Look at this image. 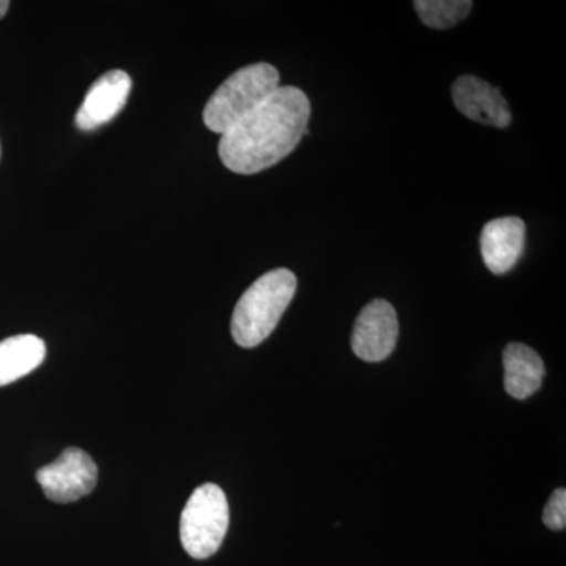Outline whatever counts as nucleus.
Returning <instances> with one entry per match:
<instances>
[{
    "mask_svg": "<svg viewBox=\"0 0 566 566\" xmlns=\"http://www.w3.org/2000/svg\"><path fill=\"white\" fill-rule=\"evenodd\" d=\"M311 102L301 88L283 85L222 134L219 156L234 174L253 175L270 169L290 155L307 134Z\"/></svg>",
    "mask_w": 566,
    "mask_h": 566,
    "instance_id": "nucleus-1",
    "label": "nucleus"
},
{
    "mask_svg": "<svg viewBox=\"0 0 566 566\" xmlns=\"http://www.w3.org/2000/svg\"><path fill=\"white\" fill-rule=\"evenodd\" d=\"M296 289V275L285 268L270 271L256 279L234 307V342L243 348H255L266 340L292 303Z\"/></svg>",
    "mask_w": 566,
    "mask_h": 566,
    "instance_id": "nucleus-2",
    "label": "nucleus"
},
{
    "mask_svg": "<svg viewBox=\"0 0 566 566\" xmlns=\"http://www.w3.org/2000/svg\"><path fill=\"white\" fill-rule=\"evenodd\" d=\"M279 87L281 76L270 63H253L234 71L208 99L203 111L205 125L222 136L262 106Z\"/></svg>",
    "mask_w": 566,
    "mask_h": 566,
    "instance_id": "nucleus-3",
    "label": "nucleus"
},
{
    "mask_svg": "<svg viewBox=\"0 0 566 566\" xmlns=\"http://www.w3.org/2000/svg\"><path fill=\"white\" fill-rule=\"evenodd\" d=\"M229 502L221 488L214 483L197 488L182 510L180 521L181 543L186 553L197 560L218 553L229 531Z\"/></svg>",
    "mask_w": 566,
    "mask_h": 566,
    "instance_id": "nucleus-4",
    "label": "nucleus"
},
{
    "mask_svg": "<svg viewBox=\"0 0 566 566\" xmlns=\"http://www.w3.org/2000/svg\"><path fill=\"white\" fill-rule=\"evenodd\" d=\"M36 482L50 501L70 504L95 490L98 482V468L84 450L69 447L54 463L39 469Z\"/></svg>",
    "mask_w": 566,
    "mask_h": 566,
    "instance_id": "nucleus-5",
    "label": "nucleus"
},
{
    "mask_svg": "<svg viewBox=\"0 0 566 566\" xmlns=\"http://www.w3.org/2000/svg\"><path fill=\"white\" fill-rule=\"evenodd\" d=\"M398 316L394 305L375 300L357 316L352 335V348L365 363H381L397 346Z\"/></svg>",
    "mask_w": 566,
    "mask_h": 566,
    "instance_id": "nucleus-6",
    "label": "nucleus"
},
{
    "mask_svg": "<svg viewBox=\"0 0 566 566\" xmlns=\"http://www.w3.org/2000/svg\"><path fill=\"white\" fill-rule=\"evenodd\" d=\"M452 98L457 109L469 120L494 128H506L512 123V112L501 92L472 74L453 82Z\"/></svg>",
    "mask_w": 566,
    "mask_h": 566,
    "instance_id": "nucleus-7",
    "label": "nucleus"
},
{
    "mask_svg": "<svg viewBox=\"0 0 566 566\" xmlns=\"http://www.w3.org/2000/svg\"><path fill=\"white\" fill-rule=\"evenodd\" d=\"M132 87V77L122 70H112L99 77L77 111V128L82 132H93L117 117L128 102Z\"/></svg>",
    "mask_w": 566,
    "mask_h": 566,
    "instance_id": "nucleus-8",
    "label": "nucleus"
},
{
    "mask_svg": "<svg viewBox=\"0 0 566 566\" xmlns=\"http://www.w3.org/2000/svg\"><path fill=\"white\" fill-rule=\"evenodd\" d=\"M526 244V223L523 219H493L483 227L480 251L488 270L495 275L509 273L523 255Z\"/></svg>",
    "mask_w": 566,
    "mask_h": 566,
    "instance_id": "nucleus-9",
    "label": "nucleus"
},
{
    "mask_svg": "<svg viewBox=\"0 0 566 566\" xmlns=\"http://www.w3.org/2000/svg\"><path fill=\"white\" fill-rule=\"evenodd\" d=\"M505 390L516 400H526L542 387L546 368L539 354L524 344H510L504 349Z\"/></svg>",
    "mask_w": 566,
    "mask_h": 566,
    "instance_id": "nucleus-10",
    "label": "nucleus"
},
{
    "mask_svg": "<svg viewBox=\"0 0 566 566\" xmlns=\"http://www.w3.org/2000/svg\"><path fill=\"white\" fill-rule=\"evenodd\" d=\"M46 345L33 334L14 335L0 342V387L32 374L43 364Z\"/></svg>",
    "mask_w": 566,
    "mask_h": 566,
    "instance_id": "nucleus-11",
    "label": "nucleus"
},
{
    "mask_svg": "<svg viewBox=\"0 0 566 566\" xmlns=\"http://www.w3.org/2000/svg\"><path fill=\"white\" fill-rule=\"evenodd\" d=\"M415 9L424 25L438 31L453 28L471 13V0H416Z\"/></svg>",
    "mask_w": 566,
    "mask_h": 566,
    "instance_id": "nucleus-12",
    "label": "nucleus"
},
{
    "mask_svg": "<svg viewBox=\"0 0 566 566\" xmlns=\"http://www.w3.org/2000/svg\"><path fill=\"white\" fill-rule=\"evenodd\" d=\"M543 521L551 531H564L566 527V490L558 488L551 495L543 512Z\"/></svg>",
    "mask_w": 566,
    "mask_h": 566,
    "instance_id": "nucleus-13",
    "label": "nucleus"
},
{
    "mask_svg": "<svg viewBox=\"0 0 566 566\" xmlns=\"http://www.w3.org/2000/svg\"><path fill=\"white\" fill-rule=\"evenodd\" d=\"M9 0H0V18L6 17L7 11H9Z\"/></svg>",
    "mask_w": 566,
    "mask_h": 566,
    "instance_id": "nucleus-14",
    "label": "nucleus"
}]
</instances>
